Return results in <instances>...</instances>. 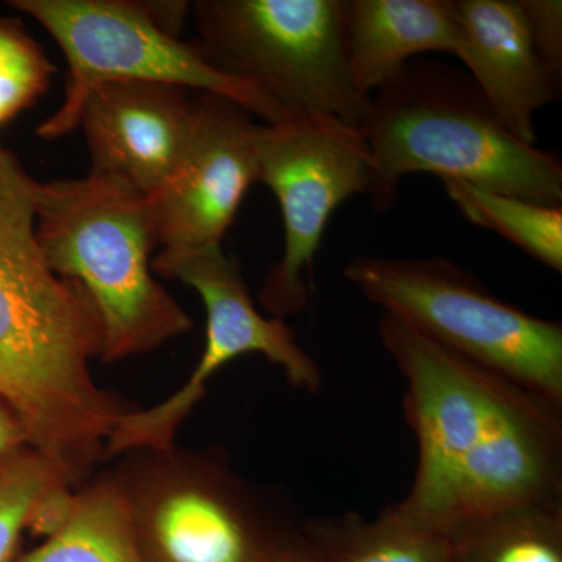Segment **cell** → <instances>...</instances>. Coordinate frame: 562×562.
Here are the masks:
<instances>
[{
	"label": "cell",
	"mask_w": 562,
	"mask_h": 562,
	"mask_svg": "<svg viewBox=\"0 0 562 562\" xmlns=\"http://www.w3.org/2000/svg\"><path fill=\"white\" fill-rule=\"evenodd\" d=\"M151 271L198 292L206 312L205 349L190 379L171 397L151 408L128 409L121 417L106 442V457L172 450L180 425L202 401L206 384L243 355H262L279 366L292 386L319 390L317 362L283 319L258 312L238 266L221 246L162 249L151 261Z\"/></svg>",
	"instance_id": "obj_9"
},
{
	"label": "cell",
	"mask_w": 562,
	"mask_h": 562,
	"mask_svg": "<svg viewBox=\"0 0 562 562\" xmlns=\"http://www.w3.org/2000/svg\"><path fill=\"white\" fill-rule=\"evenodd\" d=\"M449 539L450 562H562V503L494 513Z\"/></svg>",
	"instance_id": "obj_17"
},
{
	"label": "cell",
	"mask_w": 562,
	"mask_h": 562,
	"mask_svg": "<svg viewBox=\"0 0 562 562\" xmlns=\"http://www.w3.org/2000/svg\"><path fill=\"white\" fill-rule=\"evenodd\" d=\"M301 538L321 562H450V539L403 516L395 506L316 519Z\"/></svg>",
	"instance_id": "obj_16"
},
{
	"label": "cell",
	"mask_w": 562,
	"mask_h": 562,
	"mask_svg": "<svg viewBox=\"0 0 562 562\" xmlns=\"http://www.w3.org/2000/svg\"><path fill=\"white\" fill-rule=\"evenodd\" d=\"M344 32L351 81L369 99L417 55L457 57L462 40L453 0H346Z\"/></svg>",
	"instance_id": "obj_14"
},
{
	"label": "cell",
	"mask_w": 562,
	"mask_h": 562,
	"mask_svg": "<svg viewBox=\"0 0 562 562\" xmlns=\"http://www.w3.org/2000/svg\"><path fill=\"white\" fill-rule=\"evenodd\" d=\"M360 131L376 213L391 210L403 177L417 172L561 206L560 158L514 138L471 77L447 66L409 61L373 92Z\"/></svg>",
	"instance_id": "obj_3"
},
{
	"label": "cell",
	"mask_w": 562,
	"mask_h": 562,
	"mask_svg": "<svg viewBox=\"0 0 562 562\" xmlns=\"http://www.w3.org/2000/svg\"><path fill=\"white\" fill-rule=\"evenodd\" d=\"M43 25L68 60L65 101L40 125L38 136L60 138L79 127L85 99L109 81H151L228 99L273 124L286 116L257 85L224 72L199 44L180 40L190 2L136 0H13Z\"/></svg>",
	"instance_id": "obj_5"
},
{
	"label": "cell",
	"mask_w": 562,
	"mask_h": 562,
	"mask_svg": "<svg viewBox=\"0 0 562 562\" xmlns=\"http://www.w3.org/2000/svg\"><path fill=\"white\" fill-rule=\"evenodd\" d=\"M344 279L384 314L562 406V325L495 297L446 257H358Z\"/></svg>",
	"instance_id": "obj_6"
},
{
	"label": "cell",
	"mask_w": 562,
	"mask_h": 562,
	"mask_svg": "<svg viewBox=\"0 0 562 562\" xmlns=\"http://www.w3.org/2000/svg\"><path fill=\"white\" fill-rule=\"evenodd\" d=\"M369 176L360 127L308 111L261 125L258 181L276 195L284 228L283 255L258 294L272 317L305 312L325 228L347 199L368 194Z\"/></svg>",
	"instance_id": "obj_10"
},
{
	"label": "cell",
	"mask_w": 562,
	"mask_h": 562,
	"mask_svg": "<svg viewBox=\"0 0 562 562\" xmlns=\"http://www.w3.org/2000/svg\"><path fill=\"white\" fill-rule=\"evenodd\" d=\"M14 562H143L120 476H102L74 492L63 522Z\"/></svg>",
	"instance_id": "obj_15"
},
{
	"label": "cell",
	"mask_w": 562,
	"mask_h": 562,
	"mask_svg": "<svg viewBox=\"0 0 562 562\" xmlns=\"http://www.w3.org/2000/svg\"><path fill=\"white\" fill-rule=\"evenodd\" d=\"M238 103L195 95L194 125L177 171L149 199L162 249L221 246L258 183L261 124Z\"/></svg>",
	"instance_id": "obj_11"
},
{
	"label": "cell",
	"mask_w": 562,
	"mask_h": 562,
	"mask_svg": "<svg viewBox=\"0 0 562 562\" xmlns=\"http://www.w3.org/2000/svg\"><path fill=\"white\" fill-rule=\"evenodd\" d=\"M203 54L257 85L284 113L308 111L360 127L371 99L351 81L346 0H198Z\"/></svg>",
	"instance_id": "obj_7"
},
{
	"label": "cell",
	"mask_w": 562,
	"mask_h": 562,
	"mask_svg": "<svg viewBox=\"0 0 562 562\" xmlns=\"http://www.w3.org/2000/svg\"><path fill=\"white\" fill-rule=\"evenodd\" d=\"M465 220L490 228L554 272H562V209L442 180Z\"/></svg>",
	"instance_id": "obj_18"
},
{
	"label": "cell",
	"mask_w": 562,
	"mask_h": 562,
	"mask_svg": "<svg viewBox=\"0 0 562 562\" xmlns=\"http://www.w3.org/2000/svg\"><path fill=\"white\" fill-rule=\"evenodd\" d=\"M380 339L406 383L416 476L394 505L449 538L462 525L562 503L561 405L384 314Z\"/></svg>",
	"instance_id": "obj_1"
},
{
	"label": "cell",
	"mask_w": 562,
	"mask_h": 562,
	"mask_svg": "<svg viewBox=\"0 0 562 562\" xmlns=\"http://www.w3.org/2000/svg\"><path fill=\"white\" fill-rule=\"evenodd\" d=\"M70 487L46 458L25 446L0 458V562H14L22 531L44 498Z\"/></svg>",
	"instance_id": "obj_19"
},
{
	"label": "cell",
	"mask_w": 562,
	"mask_h": 562,
	"mask_svg": "<svg viewBox=\"0 0 562 562\" xmlns=\"http://www.w3.org/2000/svg\"><path fill=\"white\" fill-rule=\"evenodd\" d=\"M35 238L52 271L77 281L101 317L102 360L149 353L192 328L179 302L154 279L158 243L149 199L88 173L33 187Z\"/></svg>",
	"instance_id": "obj_4"
},
{
	"label": "cell",
	"mask_w": 562,
	"mask_h": 562,
	"mask_svg": "<svg viewBox=\"0 0 562 562\" xmlns=\"http://www.w3.org/2000/svg\"><path fill=\"white\" fill-rule=\"evenodd\" d=\"M25 446H27V439L20 420L9 406L0 401V458Z\"/></svg>",
	"instance_id": "obj_22"
},
{
	"label": "cell",
	"mask_w": 562,
	"mask_h": 562,
	"mask_svg": "<svg viewBox=\"0 0 562 562\" xmlns=\"http://www.w3.org/2000/svg\"><path fill=\"white\" fill-rule=\"evenodd\" d=\"M55 70L20 21L0 18V127L46 94Z\"/></svg>",
	"instance_id": "obj_20"
},
{
	"label": "cell",
	"mask_w": 562,
	"mask_h": 562,
	"mask_svg": "<svg viewBox=\"0 0 562 562\" xmlns=\"http://www.w3.org/2000/svg\"><path fill=\"white\" fill-rule=\"evenodd\" d=\"M279 562H321L310 547L303 542L301 535L292 539L290 546L281 553Z\"/></svg>",
	"instance_id": "obj_23"
},
{
	"label": "cell",
	"mask_w": 562,
	"mask_h": 562,
	"mask_svg": "<svg viewBox=\"0 0 562 562\" xmlns=\"http://www.w3.org/2000/svg\"><path fill=\"white\" fill-rule=\"evenodd\" d=\"M462 40L457 57L494 116L514 138L536 146V114L561 91L543 58L522 0H453Z\"/></svg>",
	"instance_id": "obj_13"
},
{
	"label": "cell",
	"mask_w": 562,
	"mask_h": 562,
	"mask_svg": "<svg viewBox=\"0 0 562 562\" xmlns=\"http://www.w3.org/2000/svg\"><path fill=\"white\" fill-rule=\"evenodd\" d=\"M194 114L195 98L184 88L127 80L101 85L79 114L91 176L151 198L179 168Z\"/></svg>",
	"instance_id": "obj_12"
},
{
	"label": "cell",
	"mask_w": 562,
	"mask_h": 562,
	"mask_svg": "<svg viewBox=\"0 0 562 562\" xmlns=\"http://www.w3.org/2000/svg\"><path fill=\"white\" fill-rule=\"evenodd\" d=\"M35 180L0 143V401L70 487L105 458L125 413L91 375L103 328L90 295L57 276L35 238Z\"/></svg>",
	"instance_id": "obj_2"
},
{
	"label": "cell",
	"mask_w": 562,
	"mask_h": 562,
	"mask_svg": "<svg viewBox=\"0 0 562 562\" xmlns=\"http://www.w3.org/2000/svg\"><path fill=\"white\" fill-rule=\"evenodd\" d=\"M116 472L143 562H279L268 509L217 454L135 452Z\"/></svg>",
	"instance_id": "obj_8"
},
{
	"label": "cell",
	"mask_w": 562,
	"mask_h": 562,
	"mask_svg": "<svg viewBox=\"0 0 562 562\" xmlns=\"http://www.w3.org/2000/svg\"><path fill=\"white\" fill-rule=\"evenodd\" d=\"M532 35L543 58L562 74V3L560 0H522Z\"/></svg>",
	"instance_id": "obj_21"
}]
</instances>
